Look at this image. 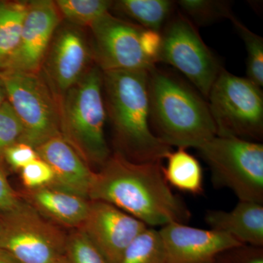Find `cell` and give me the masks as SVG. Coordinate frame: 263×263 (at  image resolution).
<instances>
[{
	"mask_svg": "<svg viewBox=\"0 0 263 263\" xmlns=\"http://www.w3.org/2000/svg\"><path fill=\"white\" fill-rule=\"evenodd\" d=\"M162 161L137 163L115 153L95 172L89 200L108 202L149 228L188 223L191 213L164 179Z\"/></svg>",
	"mask_w": 263,
	"mask_h": 263,
	"instance_id": "6da1fadb",
	"label": "cell"
},
{
	"mask_svg": "<svg viewBox=\"0 0 263 263\" xmlns=\"http://www.w3.org/2000/svg\"><path fill=\"white\" fill-rule=\"evenodd\" d=\"M151 129L169 146L199 148L217 136L209 104L179 76L152 67L148 72Z\"/></svg>",
	"mask_w": 263,
	"mask_h": 263,
	"instance_id": "7a4b0ae2",
	"label": "cell"
},
{
	"mask_svg": "<svg viewBox=\"0 0 263 263\" xmlns=\"http://www.w3.org/2000/svg\"><path fill=\"white\" fill-rule=\"evenodd\" d=\"M148 72H103L105 106L118 146L116 153L137 163L162 161L172 151L151 129Z\"/></svg>",
	"mask_w": 263,
	"mask_h": 263,
	"instance_id": "3957f363",
	"label": "cell"
},
{
	"mask_svg": "<svg viewBox=\"0 0 263 263\" xmlns=\"http://www.w3.org/2000/svg\"><path fill=\"white\" fill-rule=\"evenodd\" d=\"M58 99L62 136L88 165H103L110 157L105 140L106 106L103 71L91 66Z\"/></svg>",
	"mask_w": 263,
	"mask_h": 263,
	"instance_id": "277c9868",
	"label": "cell"
},
{
	"mask_svg": "<svg viewBox=\"0 0 263 263\" xmlns=\"http://www.w3.org/2000/svg\"><path fill=\"white\" fill-rule=\"evenodd\" d=\"M213 183L231 190L241 201L263 204V145L234 136H216L199 147Z\"/></svg>",
	"mask_w": 263,
	"mask_h": 263,
	"instance_id": "5b68a950",
	"label": "cell"
},
{
	"mask_svg": "<svg viewBox=\"0 0 263 263\" xmlns=\"http://www.w3.org/2000/svg\"><path fill=\"white\" fill-rule=\"evenodd\" d=\"M208 98L217 136L262 140L263 95L259 86L223 68Z\"/></svg>",
	"mask_w": 263,
	"mask_h": 263,
	"instance_id": "8992f818",
	"label": "cell"
},
{
	"mask_svg": "<svg viewBox=\"0 0 263 263\" xmlns=\"http://www.w3.org/2000/svg\"><path fill=\"white\" fill-rule=\"evenodd\" d=\"M8 101L18 116L24 133L21 143L33 148L60 133L58 99L41 73L0 72Z\"/></svg>",
	"mask_w": 263,
	"mask_h": 263,
	"instance_id": "52a82bcc",
	"label": "cell"
},
{
	"mask_svg": "<svg viewBox=\"0 0 263 263\" xmlns=\"http://www.w3.org/2000/svg\"><path fill=\"white\" fill-rule=\"evenodd\" d=\"M67 235L21 199L0 214V249L22 263H52L65 255Z\"/></svg>",
	"mask_w": 263,
	"mask_h": 263,
	"instance_id": "ba28073f",
	"label": "cell"
},
{
	"mask_svg": "<svg viewBox=\"0 0 263 263\" xmlns=\"http://www.w3.org/2000/svg\"><path fill=\"white\" fill-rule=\"evenodd\" d=\"M158 62L179 70L208 98L223 67L202 41L196 27L181 12L174 14L162 32Z\"/></svg>",
	"mask_w": 263,
	"mask_h": 263,
	"instance_id": "9c48e42d",
	"label": "cell"
},
{
	"mask_svg": "<svg viewBox=\"0 0 263 263\" xmlns=\"http://www.w3.org/2000/svg\"><path fill=\"white\" fill-rule=\"evenodd\" d=\"M92 34L93 57L103 72L149 70L155 64L143 54V28L106 13L89 27Z\"/></svg>",
	"mask_w": 263,
	"mask_h": 263,
	"instance_id": "30bf717a",
	"label": "cell"
},
{
	"mask_svg": "<svg viewBox=\"0 0 263 263\" xmlns=\"http://www.w3.org/2000/svg\"><path fill=\"white\" fill-rule=\"evenodd\" d=\"M93 57L86 36L69 24L58 27L48 47L41 73L57 98L77 84L89 70Z\"/></svg>",
	"mask_w": 263,
	"mask_h": 263,
	"instance_id": "8fae6325",
	"label": "cell"
},
{
	"mask_svg": "<svg viewBox=\"0 0 263 263\" xmlns=\"http://www.w3.org/2000/svg\"><path fill=\"white\" fill-rule=\"evenodd\" d=\"M148 226L108 202L89 200L80 229L108 263H118L132 241Z\"/></svg>",
	"mask_w": 263,
	"mask_h": 263,
	"instance_id": "7c38bea8",
	"label": "cell"
},
{
	"mask_svg": "<svg viewBox=\"0 0 263 263\" xmlns=\"http://www.w3.org/2000/svg\"><path fill=\"white\" fill-rule=\"evenodd\" d=\"M61 16L54 1L27 2L18 50L6 70L41 72L48 47L60 27Z\"/></svg>",
	"mask_w": 263,
	"mask_h": 263,
	"instance_id": "4fadbf2b",
	"label": "cell"
},
{
	"mask_svg": "<svg viewBox=\"0 0 263 263\" xmlns=\"http://www.w3.org/2000/svg\"><path fill=\"white\" fill-rule=\"evenodd\" d=\"M159 232L165 263H216L221 252L243 245L226 233L181 223H171Z\"/></svg>",
	"mask_w": 263,
	"mask_h": 263,
	"instance_id": "5bb4252c",
	"label": "cell"
},
{
	"mask_svg": "<svg viewBox=\"0 0 263 263\" xmlns=\"http://www.w3.org/2000/svg\"><path fill=\"white\" fill-rule=\"evenodd\" d=\"M38 157L50 166L53 174L51 186L89 200L95 172L65 141L62 135L36 147Z\"/></svg>",
	"mask_w": 263,
	"mask_h": 263,
	"instance_id": "9a60e30c",
	"label": "cell"
},
{
	"mask_svg": "<svg viewBox=\"0 0 263 263\" xmlns=\"http://www.w3.org/2000/svg\"><path fill=\"white\" fill-rule=\"evenodd\" d=\"M22 200L53 224L77 229L87 215L89 200L48 185L23 192Z\"/></svg>",
	"mask_w": 263,
	"mask_h": 263,
	"instance_id": "2e32d148",
	"label": "cell"
},
{
	"mask_svg": "<svg viewBox=\"0 0 263 263\" xmlns=\"http://www.w3.org/2000/svg\"><path fill=\"white\" fill-rule=\"evenodd\" d=\"M205 220L211 229L230 235L241 245L262 247L263 204L241 201L233 210H209Z\"/></svg>",
	"mask_w": 263,
	"mask_h": 263,
	"instance_id": "e0dca14e",
	"label": "cell"
},
{
	"mask_svg": "<svg viewBox=\"0 0 263 263\" xmlns=\"http://www.w3.org/2000/svg\"><path fill=\"white\" fill-rule=\"evenodd\" d=\"M162 166L164 179L170 186L193 195L203 193V171L200 162L186 148L171 151Z\"/></svg>",
	"mask_w": 263,
	"mask_h": 263,
	"instance_id": "ac0fdd59",
	"label": "cell"
},
{
	"mask_svg": "<svg viewBox=\"0 0 263 263\" xmlns=\"http://www.w3.org/2000/svg\"><path fill=\"white\" fill-rule=\"evenodd\" d=\"M176 5L169 0H120L114 2L111 9L142 28L161 32L174 15Z\"/></svg>",
	"mask_w": 263,
	"mask_h": 263,
	"instance_id": "d6986e66",
	"label": "cell"
},
{
	"mask_svg": "<svg viewBox=\"0 0 263 263\" xmlns=\"http://www.w3.org/2000/svg\"><path fill=\"white\" fill-rule=\"evenodd\" d=\"M27 2H2L0 5V72L9 67L20 43Z\"/></svg>",
	"mask_w": 263,
	"mask_h": 263,
	"instance_id": "ffe728a7",
	"label": "cell"
},
{
	"mask_svg": "<svg viewBox=\"0 0 263 263\" xmlns=\"http://www.w3.org/2000/svg\"><path fill=\"white\" fill-rule=\"evenodd\" d=\"M118 263H165L160 232L146 228L131 242Z\"/></svg>",
	"mask_w": 263,
	"mask_h": 263,
	"instance_id": "44dd1931",
	"label": "cell"
},
{
	"mask_svg": "<svg viewBox=\"0 0 263 263\" xmlns=\"http://www.w3.org/2000/svg\"><path fill=\"white\" fill-rule=\"evenodd\" d=\"M113 1L108 0H57L62 16L76 27H91L96 21L109 13Z\"/></svg>",
	"mask_w": 263,
	"mask_h": 263,
	"instance_id": "7402d4cb",
	"label": "cell"
},
{
	"mask_svg": "<svg viewBox=\"0 0 263 263\" xmlns=\"http://www.w3.org/2000/svg\"><path fill=\"white\" fill-rule=\"evenodd\" d=\"M184 15L195 26H207L235 16L231 3L219 0H180L176 2Z\"/></svg>",
	"mask_w": 263,
	"mask_h": 263,
	"instance_id": "603a6c76",
	"label": "cell"
},
{
	"mask_svg": "<svg viewBox=\"0 0 263 263\" xmlns=\"http://www.w3.org/2000/svg\"><path fill=\"white\" fill-rule=\"evenodd\" d=\"M230 21L245 42L247 53V79L259 88L262 87L263 38L247 28L236 17Z\"/></svg>",
	"mask_w": 263,
	"mask_h": 263,
	"instance_id": "cb8c5ba5",
	"label": "cell"
},
{
	"mask_svg": "<svg viewBox=\"0 0 263 263\" xmlns=\"http://www.w3.org/2000/svg\"><path fill=\"white\" fill-rule=\"evenodd\" d=\"M65 256L70 263H108L80 228L67 235Z\"/></svg>",
	"mask_w": 263,
	"mask_h": 263,
	"instance_id": "d4e9b609",
	"label": "cell"
},
{
	"mask_svg": "<svg viewBox=\"0 0 263 263\" xmlns=\"http://www.w3.org/2000/svg\"><path fill=\"white\" fill-rule=\"evenodd\" d=\"M23 125L7 100L0 108V156L8 147L20 142Z\"/></svg>",
	"mask_w": 263,
	"mask_h": 263,
	"instance_id": "484cf974",
	"label": "cell"
},
{
	"mask_svg": "<svg viewBox=\"0 0 263 263\" xmlns=\"http://www.w3.org/2000/svg\"><path fill=\"white\" fill-rule=\"evenodd\" d=\"M22 182L27 190H33L51 184L53 174L50 166L37 157L21 170Z\"/></svg>",
	"mask_w": 263,
	"mask_h": 263,
	"instance_id": "4316f807",
	"label": "cell"
},
{
	"mask_svg": "<svg viewBox=\"0 0 263 263\" xmlns=\"http://www.w3.org/2000/svg\"><path fill=\"white\" fill-rule=\"evenodd\" d=\"M216 263H263L262 247L240 245L221 252Z\"/></svg>",
	"mask_w": 263,
	"mask_h": 263,
	"instance_id": "83f0119b",
	"label": "cell"
},
{
	"mask_svg": "<svg viewBox=\"0 0 263 263\" xmlns=\"http://www.w3.org/2000/svg\"><path fill=\"white\" fill-rule=\"evenodd\" d=\"M3 156L12 168L19 171L38 157L35 148L21 142L8 147Z\"/></svg>",
	"mask_w": 263,
	"mask_h": 263,
	"instance_id": "f1b7e54d",
	"label": "cell"
},
{
	"mask_svg": "<svg viewBox=\"0 0 263 263\" xmlns=\"http://www.w3.org/2000/svg\"><path fill=\"white\" fill-rule=\"evenodd\" d=\"M140 42L142 51L146 58L155 64L158 62L162 42L161 32L152 29H143L141 34Z\"/></svg>",
	"mask_w": 263,
	"mask_h": 263,
	"instance_id": "f546056e",
	"label": "cell"
},
{
	"mask_svg": "<svg viewBox=\"0 0 263 263\" xmlns=\"http://www.w3.org/2000/svg\"><path fill=\"white\" fill-rule=\"evenodd\" d=\"M21 199L10 186L5 170L0 164V214L14 209L21 201Z\"/></svg>",
	"mask_w": 263,
	"mask_h": 263,
	"instance_id": "4dcf8cb0",
	"label": "cell"
},
{
	"mask_svg": "<svg viewBox=\"0 0 263 263\" xmlns=\"http://www.w3.org/2000/svg\"><path fill=\"white\" fill-rule=\"evenodd\" d=\"M0 263H22L11 254L4 249H0Z\"/></svg>",
	"mask_w": 263,
	"mask_h": 263,
	"instance_id": "1f68e13d",
	"label": "cell"
},
{
	"mask_svg": "<svg viewBox=\"0 0 263 263\" xmlns=\"http://www.w3.org/2000/svg\"><path fill=\"white\" fill-rule=\"evenodd\" d=\"M7 100H8V97H7L6 89H5L4 83L0 78V108Z\"/></svg>",
	"mask_w": 263,
	"mask_h": 263,
	"instance_id": "d6a6232c",
	"label": "cell"
},
{
	"mask_svg": "<svg viewBox=\"0 0 263 263\" xmlns=\"http://www.w3.org/2000/svg\"><path fill=\"white\" fill-rule=\"evenodd\" d=\"M52 263H70V261L68 260V259L66 257L65 255L62 256V257H60V258L57 259L56 261Z\"/></svg>",
	"mask_w": 263,
	"mask_h": 263,
	"instance_id": "836d02e7",
	"label": "cell"
},
{
	"mask_svg": "<svg viewBox=\"0 0 263 263\" xmlns=\"http://www.w3.org/2000/svg\"><path fill=\"white\" fill-rule=\"evenodd\" d=\"M2 2L3 1H0V5H1Z\"/></svg>",
	"mask_w": 263,
	"mask_h": 263,
	"instance_id": "e575fe53",
	"label": "cell"
}]
</instances>
